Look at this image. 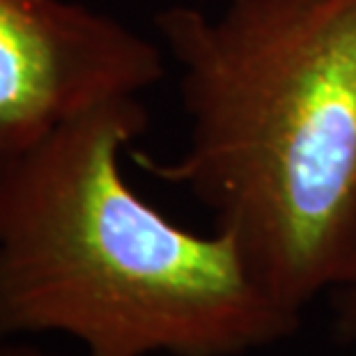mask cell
I'll list each match as a JSON object with an SVG mask.
<instances>
[{
	"label": "cell",
	"mask_w": 356,
	"mask_h": 356,
	"mask_svg": "<svg viewBox=\"0 0 356 356\" xmlns=\"http://www.w3.org/2000/svg\"><path fill=\"white\" fill-rule=\"evenodd\" d=\"M138 97L58 127L0 181V340L63 333L88 356H239L299 329L228 232L195 234L127 181Z\"/></svg>",
	"instance_id": "2"
},
{
	"label": "cell",
	"mask_w": 356,
	"mask_h": 356,
	"mask_svg": "<svg viewBox=\"0 0 356 356\" xmlns=\"http://www.w3.org/2000/svg\"><path fill=\"white\" fill-rule=\"evenodd\" d=\"M161 49L74 0H0V181L74 118L163 79Z\"/></svg>",
	"instance_id": "3"
},
{
	"label": "cell",
	"mask_w": 356,
	"mask_h": 356,
	"mask_svg": "<svg viewBox=\"0 0 356 356\" xmlns=\"http://www.w3.org/2000/svg\"><path fill=\"white\" fill-rule=\"evenodd\" d=\"M333 336L356 345V283L333 290Z\"/></svg>",
	"instance_id": "4"
},
{
	"label": "cell",
	"mask_w": 356,
	"mask_h": 356,
	"mask_svg": "<svg viewBox=\"0 0 356 356\" xmlns=\"http://www.w3.org/2000/svg\"><path fill=\"white\" fill-rule=\"evenodd\" d=\"M0 356H51L28 345H0Z\"/></svg>",
	"instance_id": "5"
},
{
	"label": "cell",
	"mask_w": 356,
	"mask_h": 356,
	"mask_svg": "<svg viewBox=\"0 0 356 356\" xmlns=\"http://www.w3.org/2000/svg\"><path fill=\"white\" fill-rule=\"evenodd\" d=\"M152 21L181 72L188 143L175 161H134L214 211L283 308L356 283V0L175 5Z\"/></svg>",
	"instance_id": "1"
}]
</instances>
